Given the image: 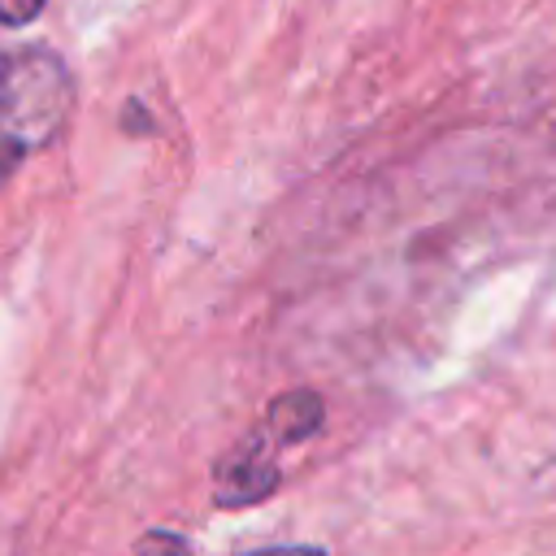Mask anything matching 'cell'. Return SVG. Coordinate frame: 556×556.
Listing matches in <instances>:
<instances>
[{"label":"cell","instance_id":"1","mask_svg":"<svg viewBox=\"0 0 556 556\" xmlns=\"http://www.w3.org/2000/svg\"><path fill=\"white\" fill-rule=\"evenodd\" d=\"M74 109L70 65L48 48H22L0 56V187L13 169L48 148Z\"/></svg>","mask_w":556,"mask_h":556},{"label":"cell","instance_id":"2","mask_svg":"<svg viewBox=\"0 0 556 556\" xmlns=\"http://www.w3.org/2000/svg\"><path fill=\"white\" fill-rule=\"evenodd\" d=\"M274 486H278V465H274V456L265 452L261 439H248V443L230 447L213 469V500L222 508L261 504Z\"/></svg>","mask_w":556,"mask_h":556},{"label":"cell","instance_id":"3","mask_svg":"<svg viewBox=\"0 0 556 556\" xmlns=\"http://www.w3.org/2000/svg\"><path fill=\"white\" fill-rule=\"evenodd\" d=\"M326 421V404L317 391H282L265 413V439L278 443H304Z\"/></svg>","mask_w":556,"mask_h":556},{"label":"cell","instance_id":"4","mask_svg":"<svg viewBox=\"0 0 556 556\" xmlns=\"http://www.w3.org/2000/svg\"><path fill=\"white\" fill-rule=\"evenodd\" d=\"M135 556H191V547H187V539H182V534L148 530V534L135 543Z\"/></svg>","mask_w":556,"mask_h":556},{"label":"cell","instance_id":"5","mask_svg":"<svg viewBox=\"0 0 556 556\" xmlns=\"http://www.w3.org/2000/svg\"><path fill=\"white\" fill-rule=\"evenodd\" d=\"M43 4L48 0H0V26H26L43 13Z\"/></svg>","mask_w":556,"mask_h":556}]
</instances>
